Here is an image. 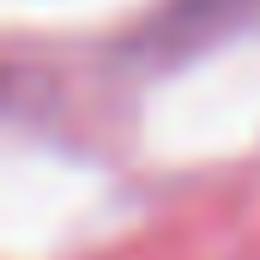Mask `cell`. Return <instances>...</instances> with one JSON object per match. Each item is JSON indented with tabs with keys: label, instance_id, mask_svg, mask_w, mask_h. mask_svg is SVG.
Listing matches in <instances>:
<instances>
[{
	"label": "cell",
	"instance_id": "obj_1",
	"mask_svg": "<svg viewBox=\"0 0 260 260\" xmlns=\"http://www.w3.org/2000/svg\"><path fill=\"white\" fill-rule=\"evenodd\" d=\"M248 6H254V0H170V6L151 18L145 43H151L157 55H194V49H206L218 30H230Z\"/></svg>",
	"mask_w": 260,
	"mask_h": 260
}]
</instances>
